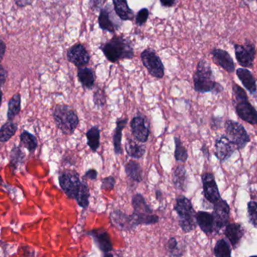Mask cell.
I'll return each mask as SVG.
<instances>
[{"instance_id": "cell-9", "label": "cell", "mask_w": 257, "mask_h": 257, "mask_svg": "<svg viewBox=\"0 0 257 257\" xmlns=\"http://www.w3.org/2000/svg\"><path fill=\"white\" fill-rule=\"evenodd\" d=\"M235 58L238 64L244 68H253L256 55V47L250 41L246 40L245 43L234 44Z\"/></svg>"}, {"instance_id": "cell-37", "label": "cell", "mask_w": 257, "mask_h": 257, "mask_svg": "<svg viewBox=\"0 0 257 257\" xmlns=\"http://www.w3.org/2000/svg\"><path fill=\"white\" fill-rule=\"evenodd\" d=\"M249 222L257 229V201H250L247 204Z\"/></svg>"}, {"instance_id": "cell-11", "label": "cell", "mask_w": 257, "mask_h": 257, "mask_svg": "<svg viewBox=\"0 0 257 257\" xmlns=\"http://www.w3.org/2000/svg\"><path fill=\"white\" fill-rule=\"evenodd\" d=\"M213 217L214 220V232H219L227 225L229 220L230 208L226 201L220 199L214 204Z\"/></svg>"}, {"instance_id": "cell-18", "label": "cell", "mask_w": 257, "mask_h": 257, "mask_svg": "<svg viewBox=\"0 0 257 257\" xmlns=\"http://www.w3.org/2000/svg\"><path fill=\"white\" fill-rule=\"evenodd\" d=\"M111 7H110V5L108 4L105 7L101 9L98 22H99V27L102 30H106L110 33H114L116 30H118L120 26L117 25V24L113 20L112 9Z\"/></svg>"}, {"instance_id": "cell-54", "label": "cell", "mask_w": 257, "mask_h": 257, "mask_svg": "<svg viewBox=\"0 0 257 257\" xmlns=\"http://www.w3.org/2000/svg\"><path fill=\"white\" fill-rule=\"evenodd\" d=\"M256 1L257 2V0H256Z\"/></svg>"}, {"instance_id": "cell-14", "label": "cell", "mask_w": 257, "mask_h": 257, "mask_svg": "<svg viewBox=\"0 0 257 257\" xmlns=\"http://www.w3.org/2000/svg\"><path fill=\"white\" fill-rule=\"evenodd\" d=\"M67 59L77 67L85 66L90 61V56L84 45L78 43L72 45L67 51Z\"/></svg>"}, {"instance_id": "cell-29", "label": "cell", "mask_w": 257, "mask_h": 257, "mask_svg": "<svg viewBox=\"0 0 257 257\" xmlns=\"http://www.w3.org/2000/svg\"><path fill=\"white\" fill-rule=\"evenodd\" d=\"M126 176L136 183L142 181V168L141 164L135 160H130L125 165Z\"/></svg>"}, {"instance_id": "cell-47", "label": "cell", "mask_w": 257, "mask_h": 257, "mask_svg": "<svg viewBox=\"0 0 257 257\" xmlns=\"http://www.w3.org/2000/svg\"><path fill=\"white\" fill-rule=\"evenodd\" d=\"M15 4L19 7H25L33 3V0H15Z\"/></svg>"}, {"instance_id": "cell-24", "label": "cell", "mask_w": 257, "mask_h": 257, "mask_svg": "<svg viewBox=\"0 0 257 257\" xmlns=\"http://www.w3.org/2000/svg\"><path fill=\"white\" fill-rule=\"evenodd\" d=\"M187 170L184 165H178L172 174V182L177 190L187 191Z\"/></svg>"}, {"instance_id": "cell-22", "label": "cell", "mask_w": 257, "mask_h": 257, "mask_svg": "<svg viewBox=\"0 0 257 257\" xmlns=\"http://www.w3.org/2000/svg\"><path fill=\"white\" fill-rule=\"evenodd\" d=\"M236 75L244 87L250 94L256 93L257 90L256 79L250 70H248L247 68H238L236 70Z\"/></svg>"}, {"instance_id": "cell-51", "label": "cell", "mask_w": 257, "mask_h": 257, "mask_svg": "<svg viewBox=\"0 0 257 257\" xmlns=\"http://www.w3.org/2000/svg\"><path fill=\"white\" fill-rule=\"evenodd\" d=\"M0 186L4 187V188H6V186L5 185L4 181H3V178H2L1 175H0Z\"/></svg>"}, {"instance_id": "cell-39", "label": "cell", "mask_w": 257, "mask_h": 257, "mask_svg": "<svg viewBox=\"0 0 257 257\" xmlns=\"http://www.w3.org/2000/svg\"><path fill=\"white\" fill-rule=\"evenodd\" d=\"M93 103L98 107H103L106 104V95L103 89H98L94 92Z\"/></svg>"}, {"instance_id": "cell-7", "label": "cell", "mask_w": 257, "mask_h": 257, "mask_svg": "<svg viewBox=\"0 0 257 257\" xmlns=\"http://www.w3.org/2000/svg\"><path fill=\"white\" fill-rule=\"evenodd\" d=\"M225 131L228 138L235 145L237 149H242L250 142V137L242 125L233 120L225 122Z\"/></svg>"}, {"instance_id": "cell-3", "label": "cell", "mask_w": 257, "mask_h": 257, "mask_svg": "<svg viewBox=\"0 0 257 257\" xmlns=\"http://www.w3.org/2000/svg\"><path fill=\"white\" fill-rule=\"evenodd\" d=\"M53 117L57 128L66 135L75 132L79 125V119L76 112L66 104H58L53 111Z\"/></svg>"}, {"instance_id": "cell-2", "label": "cell", "mask_w": 257, "mask_h": 257, "mask_svg": "<svg viewBox=\"0 0 257 257\" xmlns=\"http://www.w3.org/2000/svg\"><path fill=\"white\" fill-rule=\"evenodd\" d=\"M104 55L111 63L134 57V48L131 41L123 35L114 36L100 45Z\"/></svg>"}, {"instance_id": "cell-49", "label": "cell", "mask_w": 257, "mask_h": 257, "mask_svg": "<svg viewBox=\"0 0 257 257\" xmlns=\"http://www.w3.org/2000/svg\"><path fill=\"white\" fill-rule=\"evenodd\" d=\"M201 150H202V152H203L204 155H205V156H209V151H208V147H207L205 145H203V146H202Z\"/></svg>"}, {"instance_id": "cell-43", "label": "cell", "mask_w": 257, "mask_h": 257, "mask_svg": "<svg viewBox=\"0 0 257 257\" xmlns=\"http://www.w3.org/2000/svg\"><path fill=\"white\" fill-rule=\"evenodd\" d=\"M103 2L104 0H89V6L92 10H97L100 9Z\"/></svg>"}, {"instance_id": "cell-5", "label": "cell", "mask_w": 257, "mask_h": 257, "mask_svg": "<svg viewBox=\"0 0 257 257\" xmlns=\"http://www.w3.org/2000/svg\"><path fill=\"white\" fill-rule=\"evenodd\" d=\"M132 205L133 213L130 216L135 227L140 225H153L158 223L160 219L157 215L153 214V210L150 208L145 198L140 193L133 196Z\"/></svg>"}, {"instance_id": "cell-23", "label": "cell", "mask_w": 257, "mask_h": 257, "mask_svg": "<svg viewBox=\"0 0 257 257\" xmlns=\"http://www.w3.org/2000/svg\"><path fill=\"white\" fill-rule=\"evenodd\" d=\"M128 119H119L116 122V128L113 135V144H114V152L116 155H120L123 152L122 149V132L125 127L127 125Z\"/></svg>"}, {"instance_id": "cell-21", "label": "cell", "mask_w": 257, "mask_h": 257, "mask_svg": "<svg viewBox=\"0 0 257 257\" xmlns=\"http://www.w3.org/2000/svg\"><path fill=\"white\" fill-rule=\"evenodd\" d=\"M196 220L198 226L204 233L210 235L214 232V220L212 214L206 211H199L196 213Z\"/></svg>"}, {"instance_id": "cell-6", "label": "cell", "mask_w": 257, "mask_h": 257, "mask_svg": "<svg viewBox=\"0 0 257 257\" xmlns=\"http://www.w3.org/2000/svg\"><path fill=\"white\" fill-rule=\"evenodd\" d=\"M59 184L69 199H76L84 186L85 181H81L78 172L66 169L60 172L58 177Z\"/></svg>"}, {"instance_id": "cell-44", "label": "cell", "mask_w": 257, "mask_h": 257, "mask_svg": "<svg viewBox=\"0 0 257 257\" xmlns=\"http://www.w3.org/2000/svg\"><path fill=\"white\" fill-rule=\"evenodd\" d=\"M7 78V71L0 64V88L3 87Z\"/></svg>"}, {"instance_id": "cell-20", "label": "cell", "mask_w": 257, "mask_h": 257, "mask_svg": "<svg viewBox=\"0 0 257 257\" xmlns=\"http://www.w3.org/2000/svg\"><path fill=\"white\" fill-rule=\"evenodd\" d=\"M110 217L113 224L120 230L131 231L136 228L132 221L131 216L127 215L120 210H114L110 214Z\"/></svg>"}, {"instance_id": "cell-13", "label": "cell", "mask_w": 257, "mask_h": 257, "mask_svg": "<svg viewBox=\"0 0 257 257\" xmlns=\"http://www.w3.org/2000/svg\"><path fill=\"white\" fill-rule=\"evenodd\" d=\"M87 235L93 238L95 244L102 253H111L112 251L113 244L111 237L104 228L92 229L87 232Z\"/></svg>"}, {"instance_id": "cell-48", "label": "cell", "mask_w": 257, "mask_h": 257, "mask_svg": "<svg viewBox=\"0 0 257 257\" xmlns=\"http://www.w3.org/2000/svg\"><path fill=\"white\" fill-rule=\"evenodd\" d=\"M6 45L3 40L0 39V62L4 57L5 53H6Z\"/></svg>"}, {"instance_id": "cell-50", "label": "cell", "mask_w": 257, "mask_h": 257, "mask_svg": "<svg viewBox=\"0 0 257 257\" xmlns=\"http://www.w3.org/2000/svg\"><path fill=\"white\" fill-rule=\"evenodd\" d=\"M163 193H162L160 190H157V191H156V198H157L159 202H161L162 199H163Z\"/></svg>"}, {"instance_id": "cell-36", "label": "cell", "mask_w": 257, "mask_h": 257, "mask_svg": "<svg viewBox=\"0 0 257 257\" xmlns=\"http://www.w3.org/2000/svg\"><path fill=\"white\" fill-rule=\"evenodd\" d=\"M90 188H89L88 184L85 181L81 192H80L79 195H78L77 199H75L78 206L84 208V209H87L88 208L89 204H90V201H89L90 200Z\"/></svg>"}, {"instance_id": "cell-35", "label": "cell", "mask_w": 257, "mask_h": 257, "mask_svg": "<svg viewBox=\"0 0 257 257\" xmlns=\"http://www.w3.org/2000/svg\"><path fill=\"white\" fill-rule=\"evenodd\" d=\"M175 140V158L176 161L186 162L188 159V152L185 146L183 145L181 139L178 137H174Z\"/></svg>"}, {"instance_id": "cell-32", "label": "cell", "mask_w": 257, "mask_h": 257, "mask_svg": "<svg viewBox=\"0 0 257 257\" xmlns=\"http://www.w3.org/2000/svg\"><path fill=\"white\" fill-rule=\"evenodd\" d=\"M21 97L20 94L17 93L9 100V104H8V120H14L15 118L21 113Z\"/></svg>"}, {"instance_id": "cell-1", "label": "cell", "mask_w": 257, "mask_h": 257, "mask_svg": "<svg viewBox=\"0 0 257 257\" xmlns=\"http://www.w3.org/2000/svg\"><path fill=\"white\" fill-rule=\"evenodd\" d=\"M194 90L199 93L220 94L223 92V87L214 80V74L211 64L205 59L199 60L196 71L193 74Z\"/></svg>"}, {"instance_id": "cell-33", "label": "cell", "mask_w": 257, "mask_h": 257, "mask_svg": "<svg viewBox=\"0 0 257 257\" xmlns=\"http://www.w3.org/2000/svg\"><path fill=\"white\" fill-rule=\"evenodd\" d=\"M20 141L21 146H24L30 152H34L39 145L36 136L26 130L20 134Z\"/></svg>"}, {"instance_id": "cell-28", "label": "cell", "mask_w": 257, "mask_h": 257, "mask_svg": "<svg viewBox=\"0 0 257 257\" xmlns=\"http://www.w3.org/2000/svg\"><path fill=\"white\" fill-rule=\"evenodd\" d=\"M25 159V153L21 149V146H15L11 149L9 155V164L12 167V172L15 173L21 164L24 163Z\"/></svg>"}, {"instance_id": "cell-12", "label": "cell", "mask_w": 257, "mask_h": 257, "mask_svg": "<svg viewBox=\"0 0 257 257\" xmlns=\"http://www.w3.org/2000/svg\"><path fill=\"white\" fill-rule=\"evenodd\" d=\"M202 181L205 199L214 205L221 199L214 175L211 173L203 174L202 175Z\"/></svg>"}, {"instance_id": "cell-25", "label": "cell", "mask_w": 257, "mask_h": 257, "mask_svg": "<svg viewBox=\"0 0 257 257\" xmlns=\"http://www.w3.org/2000/svg\"><path fill=\"white\" fill-rule=\"evenodd\" d=\"M114 12L122 21H133L134 18L132 9L128 7L126 0H113Z\"/></svg>"}, {"instance_id": "cell-19", "label": "cell", "mask_w": 257, "mask_h": 257, "mask_svg": "<svg viewBox=\"0 0 257 257\" xmlns=\"http://www.w3.org/2000/svg\"><path fill=\"white\" fill-rule=\"evenodd\" d=\"M227 239L234 249L239 245L244 235V229L240 223H232L226 225L224 232Z\"/></svg>"}, {"instance_id": "cell-31", "label": "cell", "mask_w": 257, "mask_h": 257, "mask_svg": "<svg viewBox=\"0 0 257 257\" xmlns=\"http://www.w3.org/2000/svg\"><path fill=\"white\" fill-rule=\"evenodd\" d=\"M18 125L13 120H9L0 128V142L6 143L12 138L18 131Z\"/></svg>"}, {"instance_id": "cell-38", "label": "cell", "mask_w": 257, "mask_h": 257, "mask_svg": "<svg viewBox=\"0 0 257 257\" xmlns=\"http://www.w3.org/2000/svg\"><path fill=\"white\" fill-rule=\"evenodd\" d=\"M166 249L169 252V255L171 256H182L183 253H181V250L178 247V243L176 238H169L166 244Z\"/></svg>"}, {"instance_id": "cell-8", "label": "cell", "mask_w": 257, "mask_h": 257, "mask_svg": "<svg viewBox=\"0 0 257 257\" xmlns=\"http://www.w3.org/2000/svg\"><path fill=\"white\" fill-rule=\"evenodd\" d=\"M144 66L152 76L162 78L164 76L165 67L160 57L151 48H146L141 54Z\"/></svg>"}, {"instance_id": "cell-10", "label": "cell", "mask_w": 257, "mask_h": 257, "mask_svg": "<svg viewBox=\"0 0 257 257\" xmlns=\"http://www.w3.org/2000/svg\"><path fill=\"white\" fill-rule=\"evenodd\" d=\"M233 104L237 115L242 120L245 121L250 125H257V111L249 102L248 97L234 98Z\"/></svg>"}, {"instance_id": "cell-16", "label": "cell", "mask_w": 257, "mask_h": 257, "mask_svg": "<svg viewBox=\"0 0 257 257\" xmlns=\"http://www.w3.org/2000/svg\"><path fill=\"white\" fill-rule=\"evenodd\" d=\"M236 149L235 145L228 138L226 134L220 136L216 140L215 155L220 161H226L230 158Z\"/></svg>"}, {"instance_id": "cell-4", "label": "cell", "mask_w": 257, "mask_h": 257, "mask_svg": "<svg viewBox=\"0 0 257 257\" xmlns=\"http://www.w3.org/2000/svg\"><path fill=\"white\" fill-rule=\"evenodd\" d=\"M174 210L178 214V223L183 232L188 233L196 229V213L190 199L184 196L177 197Z\"/></svg>"}, {"instance_id": "cell-45", "label": "cell", "mask_w": 257, "mask_h": 257, "mask_svg": "<svg viewBox=\"0 0 257 257\" xmlns=\"http://www.w3.org/2000/svg\"><path fill=\"white\" fill-rule=\"evenodd\" d=\"M222 119L220 118L213 117L211 119V128H220V124H221Z\"/></svg>"}, {"instance_id": "cell-15", "label": "cell", "mask_w": 257, "mask_h": 257, "mask_svg": "<svg viewBox=\"0 0 257 257\" xmlns=\"http://www.w3.org/2000/svg\"><path fill=\"white\" fill-rule=\"evenodd\" d=\"M132 134L137 141L146 143L150 135L149 125L142 116H136L130 122Z\"/></svg>"}, {"instance_id": "cell-42", "label": "cell", "mask_w": 257, "mask_h": 257, "mask_svg": "<svg viewBox=\"0 0 257 257\" xmlns=\"http://www.w3.org/2000/svg\"><path fill=\"white\" fill-rule=\"evenodd\" d=\"M98 177V173L95 169L92 168L90 169V170L86 172V173L84 174V176H83L82 179L86 181V180H90V181H95L96 180Z\"/></svg>"}, {"instance_id": "cell-46", "label": "cell", "mask_w": 257, "mask_h": 257, "mask_svg": "<svg viewBox=\"0 0 257 257\" xmlns=\"http://www.w3.org/2000/svg\"><path fill=\"white\" fill-rule=\"evenodd\" d=\"M162 6L165 7H172L176 4L178 0H160Z\"/></svg>"}, {"instance_id": "cell-30", "label": "cell", "mask_w": 257, "mask_h": 257, "mask_svg": "<svg viewBox=\"0 0 257 257\" xmlns=\"http://www.w3.org/2000/svg\"><path fill=\"white\" fill-rule=\"evenodd\" d=\"M87 146L93 152H96L100 146V130L99 127L93 126L86 133Z\"/></svg>"}, {"instance_id": "cell-34", "label": "cell", "mask_w": 257, "mask_h": 257, "mask_svg": "<svg viewBox=\"0 0 257 257\" xmlns=\"http://www.w3.org/2000/svg\"><path fill=\"white\" fill-rule=\"evenodd\" d=\"M214 253L217 257H229L232 256V250L229 243L224 238L218 240L214 248Z\"/></svg>"}, {"instance_id": "cell-52", "label": "cell", "mask_w": 257, "mask_h": 257, "mask_svg": "<svg viewBox=\"0 0 257 257\" xmlns=\"http://www.w3.org/2000/svg\"><path fill=\"white\" fill-rule=\"evenodd\" d=\"M3 92H2L1 89H0V108H1L2 103H3Z\"/></svg>"}, {"instance_id": "cell-53", "label": "cell", "mask_w": 257, "mask_h": 257, "mask_svg": "<svg viewBox=\"0 0 257 257\" xmlns=\"http://www.w3.org/2000/svg\"><path fill=\"white\" fill-rule=\"evenodd\" d=\"M113 256H114V255H113L112 253H111H111H103V256H105V257H107V256L111 257Z\"/></svg>"}, {"instance_id": "cell-17", "label": "cell", "mask_w": 257, "mask_h": 257, "mask_svg": "<svg viewBox=\"0 0 257 257\" xmlns=\"http://www.w3.org/2000/svg\"><path fill=\"white\" fill-rule=\"evenodd\" d=\"M211 54L214 63L223 68L229 73H233L235 69V64L233 58L228 51L221 48H214L211 50Z\"/></svg>"}, {"instance_id": "cell-40", "label": "cell", "mask_w": 257, "mask_h": 257, "mask_svg": "<svg viewBox=\"0 0 257 257\" xmlns=\"http://www.w3.org/2000/svg\"><path fill=\"white\" fill-rule=\"evenodd\" d=\"M148 17H149V11L146 8L141 9L139 11L136 17V24L139 26H142L145 24L148 21Z\"/></svg>"}, {"instance_id": "cell-41", "label": "cell", "mask_w": 257, "mask_h": 257, "mask_svg": "<svg viewBox=\"0 0 257 257\" xmlns=\"http://www.w3.org/2000/svg\"><path fill=\"white\" fill-rule=\"evenodd\" d=\"M116 181L114 177L108 176L106 178H103L102 180V184H101V190H108L111 191L114 188L115 186Z\"/></svg>"}, {"instance_id": "cell-26", "label": "cell", "mask_w": 257, "mask_h": 257, "mask_svg": "<svg viewBox=\"0 0 257 257\" xmlns=\"http://www.w3.org/2000/svg\"><path fill=\"white\" fill-rule=\"evenodd\" d=\"M78 78L83 87L92 89L95 84V75L93 69L88 67H78Z\"/></svg>"}, {"instance_id": "cell-27", "label": "cell", "mask_w": 257, "mask_h": 257, "mask_svg": "<svg viewBox=\"0 0 257 257\" xmlns=\"http://www.w3.org/2000/svg\"><path fill=\"white\" fill-rule=\"evenodd\" d=\"M125 150L128 156L135 159L142 158L146 152V149L144 145L139 144L130 138L127 139L125 143Z\"/></svg>"}]
</instances>
